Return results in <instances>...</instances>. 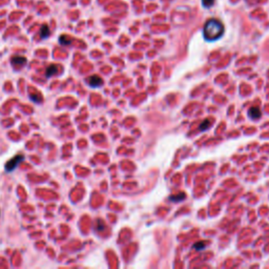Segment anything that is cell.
Segmentation results:
<instances>
[{"label": "cell", "mask_w": 269, "mask_h": 269, "mask_svg": "<svg viewBox=\"0 0 269 269\" xmlns=\"http://www.w3.org/2000/svg\"><path fill=\"white\" fill-rule=\"evenodd\" d=\"M60 42L62 44H68V43H70V40H68V39L64 40V38H63V36H62V37L60 38Z\"/></svg>", "instance_id": "obj_12"}, {"label": "cell", "mask_w": 269, "mask_h": 269, "mask_svg": "<svg viewBox=\"0 0 269 269\" xmlns=\"http://www.w3.org/2000/svg\"><path fill=\"white\" fill-rule=\"evenodd\" d=\"M26 62V59L24 57H13L12 59V63L14 65H22Z\"/></svg>", "instance_id": "obj_7"}, {"label": "cell", "mask_w": 269, "mask_h": 269, "mask_svg": "<svg viewBox=\"0 0 269 269\" xmlns=\"http://www.w3.org/2000/svg\"><path fill=\"white\" fill-rule=\"evenodd\" d=\"M58 72V66L57 65H49L48 67V70H46V76L48 77H51L53 76V75H55Z\"/></svg>", "instance_id": "obj_8"}, {"label": "cell", "mask_w": 269, "mask_h": 269, "mask_svg": "<svg viewBox=\"0 0 269 269\" xmlns=\"http://www.w3.org/2000/svg\"><path fill=\"white\" fill-rule=\"evenodd\" d=\"M213 123V119L212 118H207L205 119V120H203L200 123L199 125V129L201 130V132H203V130H206L208 129L210 126H211V124Z\"/></svg>", "instance_id": "obj_5"}, {"label": "cell", "mask_w": 269, "mask_h": 269, "mask_svg": "<svg viewBox=\"0 0 269 269\" xmlns=\"http://www.w3.org/2000/svg\"><path fill=\"white\" fill-rule=\"evenodd\" d=\"M88 83H90V86L98 87L102 84V83H103V80L100 78L99 76H97V75H94V76H91L90 78L88 79Z\"/></svg>", "instance_id": "obj_4"}, {"label": "cell", "mask_w": 269, "mask_h": 269, "mask_svg": "<svg viewBox=\"0 0 269 269\" xmlns=\"http://www.w3.org/2000/svg\"><path fill=\"white\" fill-rule=\"evenodd\" d=\"M185 198H186L185 193L181 192V193H178V195H176V196L169 197V200H170V201H174V202H179V201H181V200H184Z\"/></svg>", "instance_id": "obj_9"}, {"label": "cell", "mask_w": 269, "mask_h": 269, "mask_svg": "<svg viewBox=\"0 0 269 269\" xmlns=\"http://www.w3.org/2000/svg\"><path fill=\"white\" fill-rule=\"evenodd\" d=\"M213 2H215V0H202V3L205 7H210L213 4Z\"/></svg>", "instance_id": "obj_11"}, {"label": "cell", "mask_w": 269, "mask_h": 269, "mask_svg": "<svg viewBox=\"0 0 269 269\" xmlns=\"http://www.w3.org/2000/svg\"><path fill=\"white\" fill-rule=\"evenodd\" d=\"M223 33H224V26L218 19H209L205 23L203 34L206 40L208 41L218 40L223 35Z\"/></svg>", "instance_id": "obj_1"}, {"label": "cell", "mask_w": 269, "mask_h": 269, "mask_svg": "<svg viewBox=\"0 0 269 269\" xmlns=\"http://www.w3.org/2000/svg\"><path fill=\"white\" fill-rule=\"evenodd\" d=\"M205 246H206V244H205V242H203V241H201V242L196 243L195 245H193V248H195V249H198V250H202V249H204V248H205Z\"/></svg>", "instance_id": "obj_10"}, {"label": "cell", "mask_w": 269, "mask_h": 269, "mask_svg": "<svg viewBox=\"0 0 269 269\" xmlns=\"http://www.w3.org/2000/svg\"><path fill=\"white\" fill-rule=\"evenodd\" d=\"M49 36V29L48 26H42V27H41L40 30V37L42 38V39H45V38H48Z\"/></svg>", "instance_id": "obj_6"}, {"label": "cell", "mask_w": 269, "mask_h": 269, "mask_svg": "<svg viewBox=\"0 0 269 269\" xmlns=\"http://www.w3.org/2000/svg\"><path fill=\"white\" fill-rule=\"evenodd\" d=\"M248 116L251 119L256 120V119L261 118V116H262V112H261V109H259V107L251 106L250 109H249V110H248Z\"/></svg>", "instance_id": "obj_3"}, {"label": "cell", "mask_w": 269, "mask_h": 269, "mask_svg": "<svg viewBox=\"0 0 269 269\" xmlns=\"http://www.w3.org/2000/svg\"><path fill=\"white\" fill-rule=\"evenodd\" d=\"M22 160H23V156H22V155H18V156L14 157L12 160H10L9 162L5 164V169L7 171L14 170L16 168V166H17Z\"/></svg>", "instance_id": "obj_2"}]
</instances>
